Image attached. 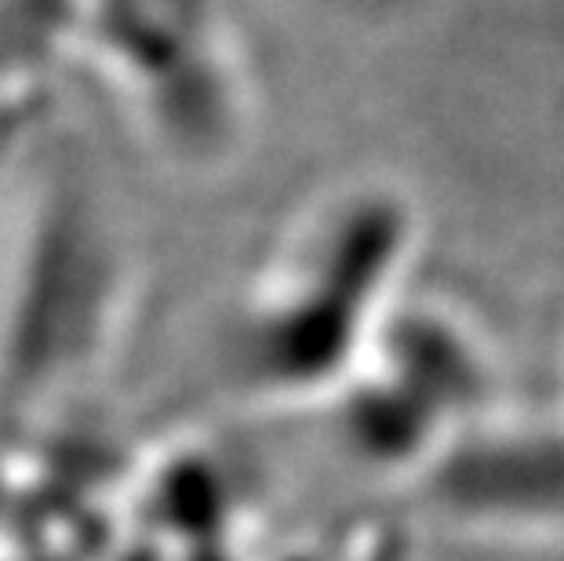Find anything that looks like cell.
I'll return each instance as SVG.
<instances>
[{
	"label": "cell",
	"instance_id": "obj_1",
	"mask_svg": "<svg viewBox=\"0 0 564 561\" xmlns=\"http://www.w3.org/2000/svg\"><path fill=\"white\" fill-rule=\"evenodd\" d=\"M412 212L371 179L321 190L281 226L226 328V379L248 398L343 393L404 300Z\"/></svg>",
	"mask_w": 564,
	"mask_h": 561
}]
</instances>
